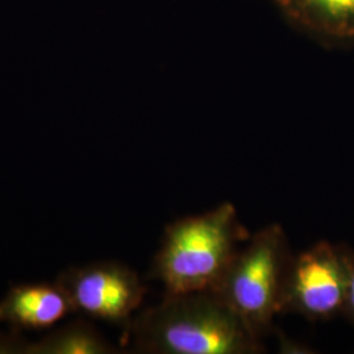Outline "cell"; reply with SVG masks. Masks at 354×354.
Returning <instances> with one entry per match:
<instances>
[{
	"instance_id": "5b68a950",
	"label": "cell",
	"mask_w": 354,
	"mask_h": 354,
	"mask_svg": "<svg viewBox=\"0 0 354 354\" xmlns=\"http://www.w3.org/2000/svg\"><path fill=\"white\" fill-rule=\"evenodd\" d=\"M57 283L75 313L127 329L146 295L140 276L120 261H96L70 266Z\"/></svg>"
},
{
	"instance_id": "7a4b0ae2",
	"label": "cell",
	"mask_w": 354,
	"mask_h": 354,
	"mask_svg": "<svg viewBox=\"0 0 354 354\" xmlns=\"http://www.w3.org/2000/svg\"><path fill=\"white\" fill-rule=\"evenodd\" d=\"M248 239L250 232L231 203L181 218L165 227L151 277L163 283L165 294L213 290L239 244Z\"/></svg>"
},
{
	"instance_id": "8992f818",
	"label": "cell",
	"mask_w": 354,
	"mask_h": 354,
	"mask_svg": "<svg viewBox=\"0 0 354 354\" xmlns=\"http://www.w3.org/2000/svg\"><path fill=\"white\" fill-rule=\"evenodd\" d=\"M73 313V304L57 281L13 285L0 301V323L19 332L53 328Z\"/></svg>"
},
{
	"instance_id": "3957f363",
	"label": "cell",
	"mask_w": 354,
	"mask_h": 354,
	"mask_svg": "<svg viewBox=\"0 0 354 354\" xmlns=\"http://www.w3.org/2000/svg\"><path fill=\"white\" fill-rule=\"evenodd\" d=\"M286 232L279 225L257 231L231 260L215 285V295L261 337L282 314V298L292 260Z\"/></svg>"
},
{
	"instance_id": "9c48e42d",
	"label": "cell",
	"mask_w": 354,
	"mask_h": 354,
	"mask_svg": "<svg viewBox=\"0 0 354 354\" xmlns=\"http://www.w3.org/2000/svg\"><path fill=\"white\" fill-rule=\"evenodd\" d=\"M29 344L19 330L0 332V354H28Z\"/></svg>"
},
{
	"instance_id": "277c9868",
	"label": "cell",
	"mask_w": 354,
	"mask_h": 354,
	"mask_svg": "<svg viewBox=\"0 0 354 354\" xmlns=\"http://www.w3.org/2000/svg\"><path fill=\"white\" fill-rule=\"evenodd\" d=\"M352 256L349 248L328 241H319L292 256L282 314H298L311 322H327L342 315Z\"/></svg>"
},
{
	"instance_id": "52a82bcc",
	"label": "cell",
	"mask_w": 354,
	"mask_h": 354,
	"mask_svg": "<svg viewBox=\"0 0 354 354\" xmlns=\"http://www.w3.org/2000/svg\"><path fill=\"white\" fill-rule=\"evenodd\" d=\"M282 17L327 45L354 44V0H273Z\"/></svg>"
},
{
	"instance_id": "ba28073f",
	"label": "cell",
	"mask_w": 354,
	"mask_h": 354,
	"mask_svg": "<svg viewBox=\"0 0 354 354\" xmlns=\"http://www.w3.org/2000/svg\"><path fill=\"white\" fill-rule=\"evenodd\" d=\"M120 351L89 322L75 319L30 342L28 354H113Z\"/></svg>"
},
{
	"instance_id": "30bf717a",
	"label": "cell",
	"mask_w": 354,
	"mask_h": 354,
	"mask_svg": "<svg viewBox=\"0 0 354 354\" xmlns=\"http://www.w3.org/2000/svg\"><path fill=\"white\" fill-rule=\"evenodd\" d=\"M342 315L354 324V252L352 256V264H351V277H349V285H348V292H346V301H345Z\"/></svg>"
},
{
	"instance_id": "6da1fadb",
	"label": "cell",
	"mask_w": 354,
	"mask_h": 354,
	"mask_svg": "<svg viewBox=\"0 0 354 354\" xmlns=\"http://www.w3.org/2000/svg\"><path fill=\"white\" fill-rule=\"evenodd\" d=\"M137 353L257 354L261 336L213 291L165 294L127 328Z\"/></svg>"
}]
</instances>
